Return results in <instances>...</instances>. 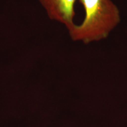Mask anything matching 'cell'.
Here are the masks:
<instances>
[{"label":"cell","instance_id":"obj_1","mask_svg":"<svg viewBox=\"0 0 127 127\" xmlns=\"http://www.w3.org/2000/svg\"><path fill=\"white\" fill-rule=\"evenodd\" d=\"M78 1L85 11V18L81 24L68 30L73 41L87 44L102 40L120 23V10L111 0Z\"/></svg>","mask_w":127,"mask_h":127},{"label":"cell","instance_id":"obj_2","mask_svg":"<svg viewBox=\"0 0 127 127\" xmlns=\"http://www.w3.org/2000/svg\"><path fill=\"white\" fill-rule=\"evenodd\" d=\"M51 20L63 24L68 30L75 24L74 5L77 0H38Z\"/></svg>","mask_w":127,"mask_h":127}]
</instances>
